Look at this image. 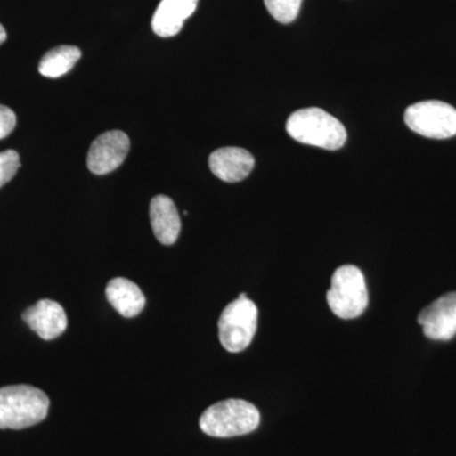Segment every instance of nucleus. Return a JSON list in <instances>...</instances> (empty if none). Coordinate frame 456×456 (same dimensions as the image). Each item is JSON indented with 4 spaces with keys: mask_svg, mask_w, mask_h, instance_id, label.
I'll return each instance as SVG.
<instances>
[{
    "mask_svg": "<svg viewBox=\"0 0 456 456\" xmlns=\"http://www.w3.org/2000/svg\"><path fill=\"white\" fill-rule=\"evenodd\" d=\"M46 393L27 384L0 388V428L23 430L40 424L49 413Z\"/></svg>",
    "mask_w": 456,
    "mask_h": 456,
    "instance_id": "1",
    "label": "nucleus"
},
{
    "mask_svg": "<svg viewBox=\"0 0 456 456\" xmlns=\"http://www.w3.org/2000/svg\"><path fill=\"white\" fill-rule=\"evenodd\" d=\"M287 132L297 142L325 150H338L347 140L338 119L320 108L297 110L287 121Z\"/></svg>",
    "mask_w": 456,
    "mask_h": 456,
    "instance_id": "2",
    "label": "nucleus"
},
{
    "mask_svg": "<svg viewBox=\"0 0 456 456\" xmlns=\"http://www.w3.org/2000/svg\"><path fill=\"white\" fill-rule=\"evenodd\" d=\"M259 424V410L244 399H226L212 404L200 419L204 434L222 439L250 434Z\"/></svg>",
    "mask_w": 456,
    "mask_h": 456,
    "instance_id": "3",
    "label": "nucleus"
},
{
    "mask_svg": "<svg viewBox=\"0 0 456 456\" xmlns=\"http://www.w3.org/2000/svg\"><path fill=\"white\" fill-rule=\"evenodd\" d=\"M327 302L336 316L353 320L368 307V289L364 274L354 265L340 266L331 279Z\"/></svg>",
    "mask_w": 456,
    "mask_h": 456,
    "instance_id": "4",
    "label": "nucleus"
},
{
    "mask_svg": "<svg viewBox=\"0 0 456 456\" xmlns=\"http://www.w3.org/2000/svg\"><path fill=\"white\" fill-rule=\"evenodd\" d=\"M256 327V305L248 298H237L224 308L218 321L222 346L230 353L244 351L253 341Z\"/></svg>",
    "mask_w": 456,
    "mask_h": 456,
    "instance_id": "5",
    "label": "nucleus"
},
{
    "mask_svg": "<svg viewBox=\"0 0 456 456\" xmlns=\"http://www.w3.org/2000/svg\"><path fill=\"white\" fill-rule=\"evenodd\" d=\"M410 130L428 139H452L456 134V110L440 101H425L412 104L404 112Z\"/></svg>",
    "mask_w": 456,
    "mask_h": 456,
    "instance_id": "6",
    "label": "nucleus"
},
{
    "mask_svg": "<svg viewBox=\"0 0 456 456\" xmlns=\"http://www.w3.org/2000/svg\"><path fill=\"white\" fill-rule=\"evenodd\" d=\"M130 151V139L122 131H108L90 146L88 169L95 175H106L118 169Z\"/></svg>",
    "mask_w": 456,
    "mask_h": 456,
    "instance_id": "7",
    "label": "nucleus"
},
{
    "mask_svg": "<svg viewBox=\"0 0 456 456\" xmlns=\"http://www.w3.org/2000/svg\"><path fill=\"white\" fill-rule=\"evenodd\" d=\"M419 325L426 338L448 341L456 335V292L444 294L419 312Z\"/></svg>",
    "mask_w": 456,
    "mask_h": 456,
    "instance_id": "8",
    "label": "nucleus"
},
{
    "mask_svg": "<svg viewBox=\"0 0 456 456\" xmlns=\"http://www.w3.org/2000/svg\"><path fill=\"white\" fill-rule=\"evenodd\" d=\"M23 321L44 340H53L64 334L68 317L64 308L51 299H42L23 312Z\"/></svg>",
    "mask_w": 456,
    "mask_h": 456,
    "instance_id": "9",
    "label": "nucleus"
},
{
    "mask_svg": "<svg viewBox=\"0 0 456 456\" xmlns=\"http://www.w3.org/2000/svg\"><path fill=\"white\" fill-rule=\"evenodd\" d=\"M209 169L226 183L241 182L250 175L255 167L254 156L240 147H224L209 156Z\"/></svg>",
    "mask_w": 456,
    "mask_h": 456,
    "instance_id": "10",
    "label": "nucleus"
},
{
    "mask_svg": "<svg viewBox=\"0 0 456 456\" xmlns=\"http://www.w3.org/2000/svg\"><path fill=\"white\" fill-rule=\"evenodd\" d=\"M197 5L198 0H161L152 17V29L160 37L178 35Z\"/></svg>",
    "mask_w": 456,
    "mask_h": 456,
    "instance_id": "11",
    "label": "nucleus"
},
{
    "mask_svg": "<svg viewBox=\"0 0 456 456\" xmlns=\"http://www.w3.org/2000/svg\"><path fill=\"white\" fill-rule=\"evenodd\" d=\"M150 220L159 242L163 245L175 244L182 230V221L175 204L169 197L152 198L150 203Z\"/></svg>",
    "mask_w": 456,
    "mask_h": 456,
    "instance_id": "12",
    "label": "nucleus"
},
{
    "mask_svg": "<svg viewBox=\"0 0 456 456\" xmlns=\"http://www.w3.org/2000/svg\"><path fill=\"white\" fill-rule=\"evenodd\" d=\"M108 302L125 317H136L145 307V296L137 284L126 278H114L106 288Z\"/></svg>",
    "mask_w": 456,
    "mask_h": 456,
    "instance_id": "13",
    "label": "nucleus"
},
{
    "mask_svg": "<svg viewBox=\"0 0 456 456\" xmlns=\"http://www.w3.org/2000/svg\"><path fill=\"white\" fill-rule=\"evenodd\" d=\"M82 57V51L75 46H59L50 50L42 57L38 71L44 77H55L68 74Z\"/></svg>",
    "mask_w": 456,
    "mask_h": 456,
    "instance_id": "14",
    "label": "nucleus"
},
{
    "mask_svg": "<svg viewBox=\"0 0 456 456\" xmlns=\"http://www.w3.org/2000/svg\"><path fill=\"white\" fill-rule=\"evenodd\" d=\"M272 17L279 23L293 22L301 11L302 0H264Z\"/></svg>",
    "mask_w": 456,
    "mask_h": 456,
    "instance_id": "15",
    "label": "nucleus"
},
{
    "mask_svg": "<svg viewBox=\"0 0 456 456\" xmlns=\"http://www.w3.org/2000/svg\"><path fill=\"white\" fill-rule=\"evenodd\" d=\"M20 155L14 150L0 152V188L7 184L20 169Z\"/></svg>",
    "mask_w": 456,
    "mask_h": 456,
    "instance_id": "16",
    "label": "nucleus"
},
{
    "mask_svg": "<svg viewBox=\"0 0 456 456\" xmlns=\"http://www.w3.org/2000/svg\"><path fill=\"white\" fill-rule=\"evenodd\" d=\"M17 125V117L11 108L0 104V140L5 139Z\"/></svg>",
    "mask_w": 456,
    "mask_h": 456,
    "instance_id": "17",
    "label": "nucleus"
},
{
    "mask_svg": "<svg viewBox=\"0 0 456 456\" xmlns=\"http://www.w3.org/2000/svg\"><path fill=\"white\" fill-rule=\"evenodd\" d=\"M5 40H7V31L0 25V45L4 44Z\"/></svg>",
    "mask_w": 456,
    "mask_h": 456,
    "instance_id": "18",
    "label": "nucleus"
}]
</instances>
